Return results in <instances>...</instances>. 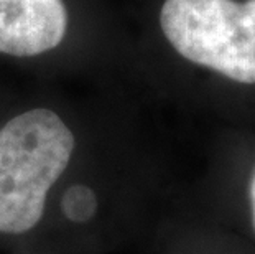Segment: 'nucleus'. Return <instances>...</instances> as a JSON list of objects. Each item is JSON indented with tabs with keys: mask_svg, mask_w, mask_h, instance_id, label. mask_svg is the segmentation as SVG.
<instances>
[{
	"mask_svg": "<svg viewBox=\"0 0 255 254\" xmlns=\"http://www.w3.org/2000/svg\"><path fill=\"white\" fill-rule=\"evenodd\" d=\"M160 25L183 58L255 84V0H165Z\"/></svg>",
	"mask_w": 255,
	"mask_h": 254,
	"instance_id": "2",
	"label": "nucleus"
},
{
	"mask_svg": "<svg viewBox=\"0 0 255 254\" xmlns=\"http://www.w3.org/2000/svg\"><path fill=\"white\" fill-rule=\"evenodd\" d=\"M74 136L56 112L31 109L0 131V233L20 235L41 220L46 193L69 164Z\"/></svg>",
	"mask_w": 255,
	"mask_h": 254,
	"instance_id": "1",
	"label": "nucleus"
},
{
	"mask_svg": "<svg viewBox=\"0 0 255 254\" xmlns=\"http://www.w3.org/2000/svg\"><path fill=\"white\" fill-rule=\"evenodd\" d=\"M249 195H251V207H252V220H254V228H255V170L251 178V187H249Z\"/></svg>",
	"mask_w": 255,
	"mask_h": 254,
	"instance_id": "5",
	"label": "nucleus"
},
{
	"mask_svg": "<svg viewBox=\"0 0 255 254\" xmlns=\"http://www.w3.org/2000/svg\"><path fill=\"white\" fill-rule=\"evenodd\" d=\"M66 26L63 0H0V53L35 56L53 50Z\"/></svg>",
	"mask_w": 255,
	"mask_h": 254,
	"instance_id": "3",
	"label": "nucleus"
},
{
	"mask_svg": "<svg viewBox=\"0 0 255 254\" xmlns=\"http://www.w3.org/2000/svg\"><path fill=\"white\" fill-rule=\"evenodd\" d=\"M61 208L63 213L74 223H86L96 215V193L86 185L69 187L61 200Z\"/></svg>",
	"mask_w": 255,
	"mask_h": 254,
	"instance_id": "4",
	"label": "nucleus"
}]
</instances>
